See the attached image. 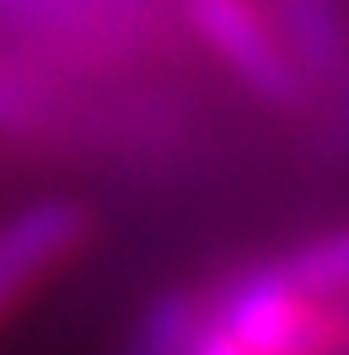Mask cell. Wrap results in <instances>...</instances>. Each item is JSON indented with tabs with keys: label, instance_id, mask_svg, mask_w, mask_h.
I'll use <instances>...</instances> for the list:
<instances>
[{
	"label": "cell",
	"instance_id": "obj_2",
	"mask_svg": "<svg viewBox=\"0 0 349 355\" xmlns=\"http://www.w3.org/2000/svg\"><path fill=\"white\" fill-rule=\"evenodd\" d=\"M183 22L231 70V81L247 97H258L263 108H274V113L312 108L317 76L306 70L296 44L280 33V22L258 0H183Z\"/></svg>",
	"mask_w": 349,
	"mask_h": 355
},
{
	"label": "cell",
	"instance_id": "obj_4",
	"mask_svg": "<svg viewBox=\"0 0 349 355\" xmlns=\"http://www.w3.org/2000/svg\"><path fill=\"white\" fill-rule=\"evenodd\" d=\"M280 269L301 291L323 296V302H344V307H349V226L323 232V237H312V243L280 253Z\"/></svg>",
	"mask_w": 349,
	"mask_h": 355
},
{
	"label": "cell",
	"instance_id": "obj_5",
	"mask_svg": "<svg viewBox=\"0 0 349 355\" xmlns=\"http://www.w3.org/2000/svg\"><path fill=\"white\" fill-rule=\"evenodd\" d=\"M183 355H253V350H247L226 323H215V318L204 312V323L194 329V339H188V350H183Z\"/></svg>",
	"mask_w": 349,
	"mask_h": 355
},
{
	"label": "cell",
	"instance_id": "obj_3",
	"mask_svg": "<svg viewBox=\"0 0 349 355\" xmlns=\"http://www.w3.org/2000/svg\"><path fill=\"white\" fill-rule=\"evenodd\" d=\"M97 237L91 210H81L75 200H38L22 205L0 221V329L22 312L27 296L70 269Z\"/></svg>",
	"mask_w": 349,
	"mask_h": 355
},
{
	"label": "cell",
	"instance_id": "obj_1",
	"mask_svg": "<svg viewBox=\"0 0 349 355\" xmlns=\"http://www.w3.org/2000/svg\"><path fill=\"white\" fill-rule=\"evenodd\" d=\"M210 296V318L226 323L253 355H349V307L301 291L280 259L231 269Z\"/></svg>",
	"mask_w": 349,
	"mask_h": 355
}]
</instances>
